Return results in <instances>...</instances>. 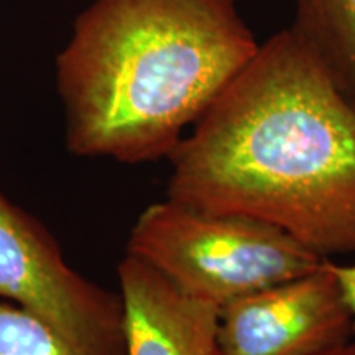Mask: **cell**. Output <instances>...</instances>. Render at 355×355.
I'll use <instances>...</instances> for the list:
<instances>
[{"label":"cell","mask_w":355,"mask_h":355,"mask_svg":"<svg viewBox=\"0 0 355 355\" xmlns=\"http://www.w3.org/2000/svg\"><path fill=\"white\" fill-rule=\"evenodd\" d=\"M334 270L339 278L340 286H343L345 300L352 309L354 319H355V263L352 265H339L334 263Z\"/></svg>","instance_id":"cell-9"},{"label":"cell","mask_w":355,"mask_h":355,"mask_svg":"<svg viewBox=\"0 0 355 355\" xmlns=\"http://www.w3.org/2000/svg\"><path fill=\"white\" fill-rule=\"evenodd\" d=\"M117 277L127 355H224L217 306L178 290L130 254L119 263Z\"/></svg>","instance_id":"cell-6"},{"label":"cell","mask_w":355,"mask_h":355,"mask_svg":"<svg viewBox=\"0 0 355 355\" xmlns=\"http://www.w3.org/2000/svg\"><path fill=\"white\" fill-rule=\"evenodd\" d=\"M166 198L355 254V109L290 28L268 38L168 157Z\"/></svg>","instance_id":"cell-1"},{"label":"cell","mask_w":355,"mask_h":355,"mask_svg":"<svg viewBox=\"0 0 355 355\" xmlns=\"http://www.w3.org/2000/svg\"><path fill=\"white\" fill-rule=\"evenodd\" d=\"M318 355H355V344L347 343V344L340 345V347L326 350V352L318 354Z\"/></svg>","instance_id":"cell-10"},{"label":"cell","mask_w":355,"mask_h":355,"mask_svg":"<svg viewBox=\"0 0 355 355\" xmlns=\"http://www.w3.org/2000/svg\"><path fill=\"white\" fill-rule=\"evenodd\" d=\"M354 331L352 309L327 259L313 272L219 311L224 355H318L350 343Z\"/></svg>","instance_id":"cell-5"},{"label":"cell","mask_w":355,"mask_h":355,"mask_svg":"<svg viewBox=\"0 0 355 355\" xmlns=\"http://www.w3.org/2000/svg\"><path fill=\"white\" fill-rule=\"evenodd\" d=\"M259 46L235 0H94L56 58L66 146L168 159Z\"/></svg>","instance_id":"cell-2"},{"label":"cell","mask_w":355,"mask_h":355,"mask_svg":"<svg viewBox=\"0 0 355 355\" xmlns=\"http://www.w3.org/2000/svg\"><path fill=\"white\" fill-rule=\"evenodd\" d=\"M290 30L355 109V0H295Z\"/></svg>","instance_id":"cell-7"},{"label":"cell","mask_w":355,"mask_h":355,"mask_svg":"<svg viewBox=\"0 0 355 355\" xmlns=\"http://www.w3.org/2000/svg\"><path fill=\"white\" fill-rule=\"evenodd\" d=\"M127 254L153 266L178 290L219 309L313 272L326 260L272 224L198 211L168 198L139 216Z\"/></svg>","instance_id":"cell-3"},{"label":"cell","mask_w":355,"mask_h":355,"mask_svg":"<svg viewBox=\"0 0 355 355\" xmlns=\"http://www.w3.org/2000/svg\"><path fill=\"white\" fill-rule=\"evenodd\" d=\"M0 300L42 319L78 355H127L121 295L79 275L55 237L2 191Z\"/></svg>","instance_id":"cell-4"},{"label":"cell","mask_w":355,"mask_h":355,"mask_svg":"<svg viewBox=\"0 0 355 355\" xmlns=\"http://www.w3.org/2000/svg\"><path fill=\"white\" fill-rule=\"evenodd\" d=\"M0 355H78L46 322L20 306L0 303Z\"/></svg>","instance_id":"cell-8"}]
</instances>
